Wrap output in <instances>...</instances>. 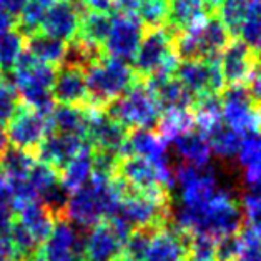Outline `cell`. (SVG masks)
Here are the masks:
<instances>
[{"mask_svg": "<svg viewBox=\"0 0 261 261\" xmlns=\"http://www.w3.org/2000/svg\"><path fill=\"white\" fill-rule=\"evenodd\" d=\"M173 77L195 98L206 93H221L225 88V79L218 59L181 60L176 63Z\"/></svg>", "mask_w": 261, "mask_h": 261, "instance_id": "9", "label": "cell"}, {"mask_svg": "<svg viewBox=\"0 0 261 261\" xmlns=\"http://www.w3.org/2000/svg\"><path fill=\"white\" fill-rule=\"evenodd\" d=\"M15 215H17L15 221L37 241L39 248L43 241L47 240V237L54 228V223L57 220L52 215V212L47 210L39 201L29 203V205L22 206Z\"/></svg>", "mask_w": 261, "mask_h": 261, "instance_id": "25", "label": "cell"}, {"mask_svg": "<svg viewBox=\"0 0 261 261\" xmlns=\"http://www.w3.org/2000/svg\"><path fill=\"white\" fill-rule=\"evenodd\" d=\"M258 128H259V132H261V110L258 112Z\"/></svg>", "mask_w": 261, "mask_h": 261, "instance_id": "54", "label": "cell"}, {"mask_svg": "<svg viewBox=\"0 0 261 261\" xmlns=\"http://www.w3.org/2000/svg\"><path fill=\"white\" fill-rule=\"evenodd\" d=\"M125 192L126 187L120 178L92 175L90 181L70 193L63 218L79 226L92 228L117 215Z\"/></svg>", "mask_w": 261, "mask_h": 261, "instance_id": "2", "label": "cell"}, {"mask_svg": "<svg viewBox=\"0 0 261 261\" xmlns=\"http://www.w3.org/2000/svg\"><path fill=\"white\" fill-rule=\"evenodd\" d=\"M112 27V18L108 14H101V12H85L82 14L80 29L77 34V42L92 52H98V50L105 45L108 32Z\"/></svg>", "mask_w": 261, "mask_h": 261, "instance_id": "27", "label": "cell"}, {"mask_svg": "<svg viewBox=\"0 0 261 261\" xmlns=\"http://www.w3.org/2000/svg\"><path fill=\"white\" fill-rule=\"evenodd\" d=\"M57 70L54 65L35 60L34 57L23 52L20 60L12 70L14 88L25 105L50 115L54 110L52 87L55 82Z\"/></svg>", "mask_w": 261, "mask_h": 261, "instance_id": "4", "label": "cell"}, {"mask_svg": "<svg viewBox=\"0 0 261 261\" xmlns=\"http://www.w3.org/2000/svg\"><path fill=\"white\" fill-rule=\"evenodd\" d=\"M218 60L223 79L228 85H243L256 70V54L241 42L228 43Z\"/></svg>", "mask_w": 261, "mask_h": 261, "instance_id": "21", "label": "cell"}, {"mask_svg": "<svg viewBox=\"0 0 261 261\" xmlns=\"http://www.w3.org/2000/svg\"><path fill=\"white\" fill-rule=\"evenodd\" d=\"M240 253L238 258L241 261H261V241L256 238L250 226L241 228L238 233Z\"/></svg>", "mask_w": 261, "mask_h": 261, "instance_id": "44", "label": "cell"}, {"mask_svg": "<svg viewBox=\"0 0 261 261\" xmlns=\"http://www.w3.org/2000/svg\"><path fill=\"white\" fill-rule=\"evenodd\" d=\"M205 135L210 140L212 145V151L223 158H231L238 153L241 140L243 137L240 135L237 130H233L231 126H228L223 120L218 123H215Z\"/></svg>", "mask_w": 261, "mask_h": 261, "instance_id": "33", "label": "cell"}, {"mask_svg": "<svg viewBox=\"0 0 261 261\" xmlns=\"http://www.w3.org/2000/svg\"><path fill=\"white\" fill-rule=\"evenodd\" d=\"M195 115L190 110H168L162 113V118L158 122V135L165 142H173L183 133L193 130Z\"/></svg>", "mask_w": 261, "mask_h": 261, "instance_id": "34", "label": "cell"}, {"mask_svg": "<svg viewBox=\"0 0 261 261\" xmlns=\"http://www.w3.org/2000/svg\"><path fill=\"white\" fill-rule=\"evenodd\" d=\"M125 240L108 221L90 228L84 238V256L88 261H118L123 258Z\"/></svg>", "mask_w": 261, "mask_h": 261, "instance_id": "18", "label": "cell"}, {"mask_svg": "<svg viewBox=\"0 0 261 261\" xmlns=\"http://www.w3.org/2000/svg\"><path fill=\"white\" fill-rule=\"evenodd\" d=\"M238 162L245 171L246 185H251L261 178V133H248L243 137L238 150Z\"/></svg>", "mask_w": 261, "mask_h": 261, "instance_id": "31", "label": "cell"}, {"mask_svg": "<svg viewBox=\"0 0 261 261\" xmlns=\"http://www.w3.org/2000/svg\"><path fill=\"white\" fill-rule=\"evenodd\" d=\"M230 37L218 15H208L201 22L175 34L173 50L181 60L218 59L230 43Z\"/></svg>", "mask_w": 261, "mask_h": 261, "instance_id": "5", "label": "cell"}, {"mask_svg": "<svg viewBox=\"0 0 261 261\" xmlns=\"http://www.w3.org/2000/svg\"><path fill=\"white\" fill-rule=\"evenodd\" d=\"M25 50V37L12 27L0 34V72H10L20 60Z\"/></svg>", "mask_w": 261, "mask_h": 261, "instance_id": "36", "label": "cell"}, {"mask_svg": "<svg viewBox=\"0 0 261 261\" xmlns=\"http://www.w3.org/2000/svg\"><path fill=\"white\" fill-rule=\"evenodd\" d=\"M175 228L185 234H208L216 240L238 234L243 226V212L226 190H218L212 200L200 206H178Z\"/></svg>", "mask_w": 261, "mask_h": 261, "instance_id": "1", "label": "cell"}, {"mask_svg": "<svg viewBox=\"0 0 261 261\" xmlns=\"http://www.w3.org/2000/svg\"><path fill=\"white\" fill-rule=\"evenodd\" d=\"M88 103L93 110H107L137 84V73L126 62L117 59H95L85 68Z\"/></svg>", "mask_w": 261, "mask_h": 261, "instance_id": "3", "label": "cell"}, {"mask_svg": "<svg viewBox=\"0 0 261 261\" xmlns=\"http://www.w3.org/2000/svg\"><path fill=\"white\" fill-rule=\"evenodd\" d=\"M88 143L90 142L84 137H73L59 132H50L42 140V143L37 146V156H39L40 163H45L59 171L65 168V165L75 155L80 153L82 148L87 146Z\"/></svg>", "mask_w": 261, "mask_h": 261, "instance_id": "19", "label": "cell"}, {"mask_svg": "<svg viewBox=\"0 0 261 261\" xmlns=\"http://www.w3.org/2000/svg\"><path fill=\"white\" fill-rule=\"evenodd\" d=\"M168 0H140L137 17L148 29L162 27L167 20Z\"/></svg>", "mask_w": 261, "mask_h": 261, "instance_id": "39", "label": "cell"}, {"mask_svg": "<svg viewBox=\"0 0 261 261\" xmlns=\"http://www.w3.org/2000/svg\"><path fill=\"white\" fill-rule=\"evenodd\" d=\"M251 0H223L218 7V18L226 27L230 35H238Z\"/></svg>", "mask_w": 261, "mask_h": 261, "instance_id": "37", "label": "cell"}, {"mask_svg": "<svg viewBox=\"0 0 261 261\" xmlns=\"http://www.w3.org/2000/svg\"><path fill=\"white\" fill-rule=\"evenodd\" d=\"M150 90L155 93L162 105V110H188L193 107L195 97L178 82L173 75L170 77H153L145 82Z\"/></svg>", "mask_w": 261, "mask_h": 261, "instance_id": "23", "label": "cell"}, {"mask_svg": "<svg viewBox=\"0 0 261 261\" xmlns=\"http://www.w3.org/2000/svg\"><path fill=\"white\" fill-rule=\"evenodd\" d=\"M47 7L40 0H29L27 5L23 7L22 14L18 15V27L17 30L22 32V35L30 37L34 34H39L42 30L43 17H45Z\"/></svg>", "mask_w": 261, "mask_h": 261, "instance_id": "38", "label": "cell"}, {"mask_svg": "<svg viewBox=\"0 0 261 261\" xmlns=\"http://www.w3.org/2000/svg\"><path fill=\"white\" fill-rule=\"evenodd\" d=\"M52 132L50 115L37 112L30 107H20L7 125V140L14 148L25 151L37 150L48 133Z\"/></svg>", "mask_w": 261, "mask_h": 261, "instance_id": "11", "label": "cell"}, {"mask_svg": "<svg viewBox=\"0 0 261 261\" xmlns=\"http://www.w3.org/2000/svg\"><path fill=\"white\" fill-rule=\"evenodd\" d=\"M187 234L176 228L165 225L151 234L148 251H146L143 261H187Z\"/></svg>", "mask_w": 261, "mask_h": 261, "instance_id": "22", "label": "cell"}, {"mask_svg": "<svg viewBox=\"0 0 261 261\" xmlns=\"http://www.w3.org/2000/svg\"><path fill=\"white\" fill-rule=\"evenodd\" d=\"M40 2H43V4H45V5H50V4H52V2H55V0H40Z\"/></svg>", "mask_w": 261, "mask_h": 261, "instance_id": "55", "label": "cell"}, {"mask_svg": "<svg viewBox=\"0 0 261 261\" xmlns=\"http://www.w3.org/2000/svg\"><path fill=\"white\" fill-rule=\"evenodd\" d=\"M133 62H135L133 70L137 77L148 80L153 77L173 75L178 63L173 50V34L162 27L148 29L145 32Z\"/></svg>", "mask_w": 261, "mask_h": 261, "instance_id": "7", "label": "cell"}, {"mask_svg": "<svg viewBox=\"0 0 261 261\" xmlns=\"http://www.w3.org/2000/svg\"><path fill=\"white\" fill-rule=\"evenodd\" d=\"M35 160L30 151H25L20 148H7L0 155V173L9 180L14 181H23L27 180L30 170L34 168Z\"/></svg>", "mask_w": 261, "mask_h": 261, "instance_id": "32", "label": "cell"}, {"mask_svg": "<svg viewBox=\"0 0 261 261\" xmlns=\"http://www.w3.org/2000/svg\"><path fill=\"white\" fill-rule=\"evenodd\" d=\"M52 97L54 101L68 107H84L88 103L85 68L63 63L62 68L57 70Z\"/></svg>", "mask_w": 261, "mask_h": 261, "instance_id": "20", "label": "cell"}, {"mask_svg": "<svg viewBox=\"0 0 261 261\" xmlns=\"http://www.w3.org/2000/svg\"><path fill=\"white\" fill-rule=\"evenodd\" d=\"M125 128L151 130L162 118V105L145 82H137L128 92L110 103L105 110Z\"/></svg>", "mask_w": 261, "mask_h": 261, "instance_id": "6", "label": "cell"}, {"mask_svg": "<svg viewBox=\"0 0 261 261\" xmlns=\"http://www.w3.org/2000/svg\"><path fill=\"white\" fill-rule=\"evenodd\" d=\"M14 220H15L14 192H12L10 183L4 176H0V238L7 237Z\"/></svg>", "mask_w": 261, "mask_h": 261, "instance_id": "41", "label": "cell"}, {"mask_svg": "<svg viewBox=\"0 0 261 261\" xmlns=\"http://www.w3.org/2000/svg\"><path fill=\"white\" fill-rule=\"evenodd\" d=\"M82 20V9L72 0H55L47 7L43 17V34L62 42H73L77 39Z\"/></svg>", "mask_w": 261, "mask_h": 261, "instance_id": "17", "label": "cell"}, {"mask_svg": "<svg viewBox=\"0 0 261 261\" xmlns=\"http://www.w3.org/2000/svg\"><path fill=\"white\" fill-rule=\"evenodd\" d=\"M153 231L155 230H133L123 245V258L128 261H143Z\"/></svg>", "mask_w": 261, "mask_h": 261, "instance_id": "42", "label": "cell"}, {"mask_svg": "<svg viewBox=\"0 0 261 261\" xmlns=\"http://www.w3.org/2000/svg\"><path fill=\"white\" fill-rule=\"evenodd\" d=\"M117 178H120L125 187L138 193H167V185L163 181L162 173L155 165L146 162L145 158L128 155L120 158Z\"/></svg>", "mask_w": 261, "mask_h": 261, "instance_id": "15", "label": "cell"}, {"mask_svg": "<svg viewBox=\"0 0 261 261\" xmlns=\"http://www.w3.org/2000/svg\"><path fill=\"white\" fill-rule=\"evenodd\" d=\"M206 0H168L167 23L171 34H178L208 17Z\"/></svg>", "mask_w": 261, "mask_h": 261, "instance_id": "24", "label": "cell"}, {"mask_svg": "<svg viewBox=\"0 0 261 261\" xmlns=\"http://www.w3.org/2000/svg\"><path fill=\"white\" fill-rule=\"evenodd\" d=\"M176 153L185 162V165L193 167H206L212 158V145L205 133L200 130H190L173 140Z\"/></svg>", "mask_w": 261, "mask_h": 261, "instance_id": "26", "label": "cell"}, {"mask_svg": "<svg viewBox=\"0 0 261 261\" xmlns=\"http://www.w3.org/2000/svg\"><path fill=\"white\" fill-rule=\"evenodd\" d=\"M145 29L138 17L117 14L112 18V27L103 48L110 59L130 62L135 59Z\"/></svg>", "mask_w": 261, "mask_h": 261, "instance_id": "13", "label": "cell"}, {"mask_svg": "<svg viewBox=\"0 0 261 261\" xmlns=\"http://www.w3.org/2000/svg\"><path fill=\"white\" fill-rule=\"evenodd\" d=\"M25 48H27V54L34 57L35 60L54 67L63 63L67 55V43L57 40L43 32L30 35L29 40L25 42Z\"/></svg>", "mask_w": 261, "mask_h": 261, "instance_id": "30", "label": "cell"}, {"mask_svg": "<svg viewBox=\"0 0 261 261\" xmlns=\"http://www.w3.org/2000/svg\"><path fill=\"white\" fill-rule=\"evenodd\" d=\"M216 245H218V240L213 237H208V234H192V240L188 241L187 261H218Z\"/></svg>", "mask_w": 261, "mask_h": 261, "instance_id": "40", "label": "cell"}, {"mask_svg": "<svg viewBox=\"0 0 261 261\" xmlns=\"http://www.w3.org/2000/svg\"><path fill=\"white\" fill-rule=\"evenodd\" d=\"M29 0H0V10L9 17L15 18L22 14L23 7L27 5Z\"/></svg>", "mask_w": 261, "mask_h": 261, "instance_id": "46", "label": "cell"}, {"mask_svg": "<svg viewBox=\"0 0 261 261\" xmlns=\"http://www.w3.org/2000/svg\"><path fill=\"white\" fill-rule=\"evenodd\" d=\"M88 118H90V113L82 107L59 105L50 113V125L54 132L87 138Z\"/></svg>", "mask_w": 261, "mask_h": 261, "instance_id": "29", "label": "cell"}, {"mask_svg": "<svg viewBox=\"0 0 261 261\" xmlns=\"http://www.w3.org/2000/svg\"><path fill=\"white\" fill-rule=\"evenodd\" d=\"M233 261H241V259H233Z\"/></svg>", "mask_w": 261, "mask_h": 261, "instance_id": "57", "label": "cell"}, {"mask_svg": "<svg viewBox=\"0 0 261 261\" xmlns=\"http://www.w3.org/2000/svg\"><path fill=\"white\" fill-rule=\"evenodd\" d=\"M93 175V146L88 143L62 170L60 181L68 193L77 192Z\"/></svg>", "mask_w": 261, "mask_h": 261, "instance_id": "28", "label": "cell"}, {"mask_svg": "<svg viewBox=\"0 0 261 261\" xmlns=\"http://www.w3.org/2000/svg\"><path fill=\"white\" fill-rule=\"evenodd\" d=\"M238 253H240L238 234L218 240V245H216V256H218V261H233L238 258Z\"/></svg>", "mask_w": 261, "mask_h": 261, "instance_id": "45", "label": "cell"}, {"mask_svg": "<svg viewBox=\"0 0 261 261\" xmlns=\"http://www.w3.org/2000/svg\"><path fill=\"white\" fill-rule=\"evenodd\" d=\"M67 261H88L84 254H73V256H70Z\"/></svg>", "mask_w": 261, "mask_h": 261, "instance_id": "53", "label": "cell"}, {"mask_svg": "<svg viewBox=\"0 0 261 261\" xmlns=\"http://www.w3.org/2000/svg\"><path fill=\"white\" fill-rule=\"evenodd\" d=\"M118 261H128V259H125V258H122V259H118Z\"/></svg>", "mask_w": 261, "mask_h": 261, "instance_id": "56", "label": "cell"}, {"mask_svg": "<svg viewBox=\"0 0 261 261\" xmlns=\"http://www.w3.org/2000/svg\"><path fill=\"white\" fill-rule=\"evenodd\" d=\"M0 261H17L14 246H12L9 234L0 238Z\"/></svg>", "mask_w": 261, "mask_h": 261, "instance_id": "50", "label": "cell"}, {"mask_svg": "<svg viewBox=\"0 0 261 261\" xmlns=\"http://www.w3.org/2000/svg\"><path fill=\"white\" fill-rule=\"evenodd\" d=\"M84 251V238L67 218H57L47 240L37 250L32 261H67Z\"/></svg>", "mask_w": 261, "mask_h": 261, "instance_id": "14", "label": "cell"}, {"mask_svg": "<svg viewBox=\"0 0 261 261\" xmlns=\"http://www.w3.org/2000/svg\"><path fill=\"white\" fill-rule=\"evenodd\" d=\"M138 2L140 0H113V7L118 9V14H126V15L137 17Z\"/></svg>", "mask_w": 261, "mask_h": 261, "instance_id": "49", "label": "cell"}, {"mask_svg": "<svg viewBox=\"0 0 261 261\" xmlns=\"http://www.w3.org/2000/svg\"><path fill=\"white\" fill-rule=\"evenodd\" d=\"M9 148V140H7V135H5V132L0 128V155L4 153L5 150Z\"/></svg>", "mask_w": 261, "mask_h": 261, "instance_id": "52", "label": "cell"}, {"mask_svg": "<svg viewBox=\"0 0 261 261\" xmlns=\"http://www.w3.org/2000/svg\"><path fill=\"white\" fill-rule=\"evenodd\" d=\"M167 193H138L126 188L115 216L132 230H158L167 225Z\"/></svg>", "mask_w": 261, "mask_h": 261, "instance_id": "8", "label": "cell"}, {"mask_svg": "<svg viewBox=\"0 0 261 261\" xmlns=\"http://www.w3.org/2000/svg\"><path fill=\"white\" fill-rule=\"evenodd\" d=\"M18 108L20 103H18V95L14 85L0 79V128L10 123Z\"/></svg>", "mask_w": 261, "mask_h": 261, "instance_id": "43", "label": "cell"}, {"mask_svg": "<svg viewBox=\"0 0 261 261\" xmlns=\"http://www.w3.org/2000/svg\"><path fill=\"white\" fill-rule=\"evenodd\" d=\"M128 138L126 128L112 118L105 110H92L88 118L87 140L101 151H110L120 158L125 156V145Z\"/></svg>", "mask_w": 261, "mask_h": 261, "instance_id": "16", "label": "cell"}, {"mask_svg": "<svg viewBox=\"0 0 261 261\" xmlns=\"http://www.w3.org/2000/svg\"><path fill=\"white\" fill-rule=\"evenodd\" d=\"M12 25H14V18L9 17L7 14H4V12L0 10V34H4V32L10 30Z\"/></svg>", "mask_w": 261, "mask_h": 261, "instance_id": "51", "label": "cell"}, {"mask_svg": "<svg viewBox=\"0 0 261 261\" xmlns=\"http://www.w3.org/2000/svg\"><path fill=\"white\" fill-rule=\"evenodd\" d=\"M175 183L178 185L180 206H200L218 193V181L212 168L181 165L175 170Z\"/></svg>", "mask_w": 261, "mask_h": 261, "instance_id": "12", "label": "cell"}, {"mask_svg": "<svg viewBox=\"0 0 261 261\" xmlns=\"http://www.w3.org/2000/svg\"><path fill=\"white\" fill-rule=\"evenodd\" d=\"M221 120L240 135H248L258 128V110L245 85H230L223 88Z\"/></svg>", "mask_w": 261, "mask_h": 261, "instance_id": "10", "label": "cell"}, {"mask_svg": "<svg viewBox=\"0 0 261 261\" xmlns=\"http://www.w3.org/2000/svg\"><path fill=\"white\" fill-rule=\"evenodd\" d=\"M248 92H250L254 103L261 105V68L254 70L250 77V88H248Z\"/></svg>", "mask_w": 261, "mask_h": 261, "instance_id": "48", "label": "cell"}, {"mask_svg": "<svg viewBox=\"0 0 261 261\" xmlns=\"http://www.w3.org/2000/svg\"><path fill=\"white\" fill-rule=\"evenodd\" d=\"M238 35L253 54L261 52V0H251Z\"/></svg>", "mask_w": 261, "mask_h": 261, "instance_id": "35", "label": "cell"}, {"mask_svg": "<svg viewBox=\"0 0 261 261\" xmlns=\"http://www.w3.org/2000/svg\"><path fill=\"white\" fill-rule=\"evenodd\" d=\"M82 5L87 7L90 12H101L108 14L113 9V0H80Z\"/></svg>", "mask_w": 261, "mask_h": 261, "instance_id": "47", "label": "cell"}]
</instances>
